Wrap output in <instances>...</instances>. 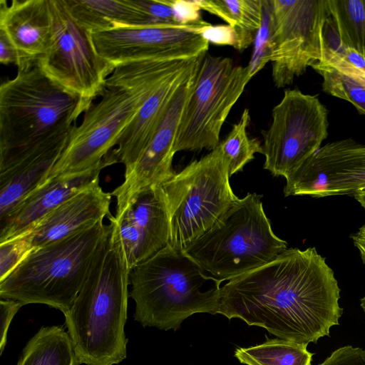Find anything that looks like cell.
Instances as JSON below:
<instances>
[{
    "label": "cell",
    "instance_id": "obj_1",
    "mask_svg": "<svg viewBox=\"0 0 365 365\" xmlns=\"http://www.w3.org/2000/svg\"><path fill=\"white\" fill-rule=\"evenodd\" d=\"M339 294L332 269L314 247L287 248L222 287L218 314L308 344L339 324Z\"/></svg>",
    "mask_w": 365,
    "mask_h": 365
},
{
    "label": "cell",
    "instance_id": "obj_2",
    "mask_svg": "<svg viewBox=\"0 0 365 365\" xmlns=\"http://www.w3.org/2000/svg\"><path fill=\"white\" fill-rule=\"evenodd\" d=\"M110 224L77 297L64 314L78 365H115L127 357L130 269L118 232Z\"/></svg>",
    "mask_w": 365,
    "mask_h": 365
},
{
    "label": "cell",
    "instance_id": "obj_3",
    "mask_svg": "<svg viewBox=\"0 0 365 365\" xmlns=\"http://www.w3.org/2000/svg\"><path fill=\"white\" fill-rule=\"evenodd\" d=\"M194 58L145 59L116 66L100 101L84 113L80 125L73 128L47 180L82 173L101 163L157 88Z\"/></svg>",
    "mask_w": 365,
    "mask_h": 365
},
{
    "label": "cell",
    "instance_id": "obj_4",
    "mask_svg": "<svg viewBox=\"0 0 365 365\" xmlns=\"http://www.w3.org/2000/svg\"><path fill=\"white\" fill-rule=\"evenodd\" d=\"M135 321L177 331L195 314H218L221 281L169 244L130 272Z\"/></svg>",
    "mask_w": 365,
    "mask_h": 365
},
{
    "label": "cell",
    "instance_id": "obj_5",
    "mask_svg": "<svg viewBox=\"0 0 365 365\" xmlns=\"http://www.w3.org/2000/svg\"><path fill=\"white\" fill-rule=\"evenodd\" d=\"M110 224L90 223L56 242L32 250L0 281L1 299L23 305L43 304L63 314L71 307Z\"/></svg>",
    "mask_w": 365,
    "mask_h": 365
},
{
    "label": "cell",
    "instance_id": "obj_6",
    "mask_svg": "<svg viewBox=\"0 0 365 365\" xmlns=\"http://www.w3.org/2000/svg\"><path fill=\"white\" fill-rule=\"evenodd\" d=\"M261 197L247 193L238 198L182 252L222 282L273 260L287 243L274 233Z\"/></svg>",
    "mask_w": 365,
    "mask_h": 365
},
{
    "label": "cell",
    "instance_id": "obj_7",
    "mask_svg": "<svg viewBox=\"0 0 365 365\" xmlns=\"http://www.w3.org/2000/svg\"><path fill=\"white\" fill-rule=\"evenodd\" d=\"M58 85L38 63L0 87V153L76 125L92 106Z\"/></svg>",
    "mask_w": 365,
    "mask_h": 365
},
{
    "label": "cell",
    "instance_id": "obj_8",
    "mask_svg": "<svg viewBox=\"0 0 365 365\" xmlns=\"http://www.w3.org/2000/svg\"><path fill=\"white\" fill-rule=\"evenodd\" d=\"M228 166L219 144L161 183L169 214L171 247L182 251L238 199L230 184Z\"/></svg>",
    "mask_w": 365,
    "mask_h": 365
},
{
    "label": "cell",
    "instance_id": "obj_9",
    "mask_svg": "<svg viewBox=\"0 0 365 365\" xmlns=\"http://www.w3.org/2000/svg\"><path fill=\"white\" fill-rule=\"evenodd\" d=\"M251 78L247 66L206 53L180 118L175 153L217 147L222 127Z\"/></svg>",
    "mask_w": 365,
    "mask_h": 365
},
{
    "label": "cell",
    "instance_id": "obj_10",
    "mask_svg": "<svg viewBox=\"0 0 365 365\" xmlns=\"http://www.w3.org/2000/svg\"><path fill=\"white\" fill-rule=\"evenodd\" d=\"M272 78L277 88L292 83L332 48L326 0H272Z\"/></svg>",
    "mask_w": 365,
    "mask_h": 365
},
{
    "label": "cell",
    "instance_id": "obj_11",
    "mask_svg": "<svg viewBox=\"0 0 365 365\" xmlns=\"http://www.w3.org/2000/svg\"><path fill=\"white\" fill-rule=\"evenodd\" d=\"M328 110L317 96L284 91L262 131L264 169L287 177L315 153L328 136Z\"/></svg>",
    "mask_w": 365,
    "mask_h": 365
},
{
    "label": "cell",
    "instance_id": "obj_12",
    "mask_svg": "<svg viewBox=\"0 0 365 365\" xmlns=\"http://www.w3.org/2000/svg\"><path fill=\"white\" fill-rule=\"evenodd\" d=\"M49 6L52 41L38 65L65 90L93 102L115 67L98 53L91 33L73 19L63 0H49Z\"/></svg>",
    "mask_w": 365,
    "mask_h": 365
},
{
    "label": "cell",
    "instance_id": "obj_13",
    "mask_svg": "<svg viewBox=\"0 0 365 365\" xmlns=\"http://www.w3.org/2000/svg\"><path fill=\"white\" fill-rule=\"evenodd\" d=\"M210 24L186 27L113 26L91 33L98 53L114 67L145 59L179 60L207 53L209 41L200 34Z\"/></svg>",
    "mask_w": 365,
    "mask_h": 365
},
{
    "label": "cell",
    "instance_id": "obj_14",
    "mask_svg": "<svg viewBox=\"0 0 365 365\" xmlns=\"http://www.w3.org/2000/svg\"><path fill=\"white\" fill-rule=\"evenodd\" d=\"M285 179L286 197L354 196L365 190V145L352 138L329 143Z\"/></svg>",
    "mask_w": 365,
    "mask_h": 365
},
{
    "label": "cell",
    "instance_id": "obj_15",
    "mask_svg": "<svg viewBox=\"0 0 365 365\" xmlns=\"http://www.w3.org/2000/svg\"><path fill=\"white\" fill-rule=\"evenodd\" d=\"M200 65L178 88L153 138L133 167L125 172L122 184L111 192L116 198V212L120 211L140 190L160 184L175 173L172 162L178 128Z\"/></svg>",
    "mask_w": 365,
    "mask_h": 365
},
{
    "label": "cell",
    "instance_id": "obj_16",
    "mask_svg": "<svg viewBox=\"0 0 365 365\" xmlns=\"http://www.w3.org/2000/svg\"><path fill=\"white\" fill-rule=\"evenodd\" d=\"M108 219L120 239L130 270L169 244V214L161 183L140 190Z\"/></svg>",
    "mask_w": 365,
    "mask_h": 365
},
{
    "label": "cell",
    "instance_id": "obj_17",
    "mask_svg": "<svg viewBox=\"0 0 365 365\" xmlns=\"http://www.w3.org/2000/svg\"><path fill=\"white\" fill-rule=\"evenodd\" d=\"M74 126L0 153V220L47 180Z\"/></svg>",
    "mask_w": 365,
    "mask_h": 365
},
{
    "label": "cell",
    "instance_id": "obj_18",
    "mask_svg": "<svg viewBox=\"0 0 365 365\" xmlns=\"http://www.w3.org/2000/svg\"><path fill=\"white\" fill-rule=\"evenodd\" d=\"M116 163L118 161L111 150L101 163L88 170L46 180L0 220V242L31 230L66 200L99 182L101 171Z\"/></svg>",
    "mask_w": 365,
    "mask_h": 365
},
{
    "label": "cell",
    "instance_id": "obj_19",
    "mask_svg": "<svg viewBox=\"0 0 365 365\" xmlns=\"http://www.w3.org/2000/svg\"><path fill=\"white\" fill-rule=\"evenodd\" d=\"M0 29L19 51L25 68L48 52L52 41L49 0L0 1Z\"/></svg>",
    "mask_w": 365,
    "mask_h": 365
},
{
    "label": "cell",
    "instance_id": "obj_20",
    "mask_svg": "<svg viewBox=\"0 0 365 365\" xmlns=\"http://www.w3.org/2000/svg\"><path fill=\"white\" fill-rule=\"evenodd\" d=\"M206 54V53H205ZM205 55L168 77L144 103L112 150L118 162L129 170L153 138L178 88L200 64Z\"/></svg>",
    "mask_w": 365,
    "mask_h": 365
},
{
    "label": "cell",
    "instance_id": "obj_21",
    "mask_svg": "<svg viewBox=\"0 0 365 365\" xmlns=\"http://www.w3.org/2000/svg\"><path fill=\"white\" fill-rule=\"evenodd\" d=\"M111 196L98 182L66 200L29 230L33 249L59 240L90 223L109 217Z\"/></svg>",
    "mask_w": 365,
    "mask_h": 365
},
{
    "label": "cell",
    "instance_id": "obj_22",
    "mask_svg": "<svg viewBox=\"0 0 365 365\" xmlns=\"http://www.w3.org/2000/svg\"><path fill=\"white\" fill-rule=\"evenodd\" d=\"M73 19L90 33L113 26H147L144 14L133 0H63Z\"/></svg>",
    "mask_w": 365,
    "mask_h": 365
},
{
    "label": "cell",
    "instance_id": "obj_23",
    "mask_svg": "<svg viewBox=\"0 0 365 365\" xmlns=\"http://www.w3.org/2000/svg\"><path fill=\"white\" fill-rule=\"evenodd\" d=\"M312 67L323 78V91L351 103L365 115V73L346 61L335 49Z\"/></svg>",
    "mask_w": 365,
    "mask_h": 365
},
{
    "label": "cell",
    "instance_id": "obj_24",
    "mask_svg": "<svg viewBox=\"0 0 365 365\" xmlns=\"http://www.w3.org/2000/svg\"><path fill=\"white\" fill-rule=\"evenodd\" d=\"M200 9L222 19L235 34V48L242 51L253 43L260 26L262 0H197Z\"/></svg>",
    "mask_w": 365,
    "mask_h": 365
},
{
    "label": "cell",
    "instance_id": "obj_25",
    "mask_svg": "<svg viewBox=\"0 0 365 365\" xmlns=\"http://www.w3.org/2000/svg\"><path fill=\"white\" fill-rule=\"evenodd\" d=\"M16 365H78L71 339L60 325L43 326L28 341Z\"/></svg>",
    "mask_w": 365,
    "mask_h": 365
},
{
    "label": "cell",
    "instance_id": "obj_26",
    "mask_svg": "<svg viewBox=\"0 0 365 365\" xmlns=\"http://www.w3.org/2000/svg\"><path fill=\"white\" fill-rule=\"evenodd\" d=\"M329 18L339 47L365 58V0H326Z\"/></svg>",
    "mask_w": 365,
    "mask_h": 365
},
{
    "label": "cell",
    "instance_id": "obj_27",
    "mask_svg": "<svg viewBox=\"0 0 365 365\" xmlns=\"http://www.w3.org/2000/svg\"><path fill=\"white\" fill-rule=\"evenodd\" d=\"M307 344L279 338L252 346L238 348L235 356L246 365H311L312 354Z\"/></svg>",
    "mask_w": 365,
    "mask_h": 365
},
{
    "label": "cell",
    "instance_id": "obj_28",
    "mask_svg": "<svg viewBox=\"0 0 365 365\" xmlns=\"http://www.w3.org/2000/svg\"><path fill=\"white\" fill-rule=\"evenodd\" d=\"M250 121L249 109L245 108L239 121L234 124L225 140L220 143L228 160V172L231 177L242 170L246 164L255 158V154H263V148L257 138H250L247 129Z\"/></svg>",
    "mask_w": 365,
    "mask_h": 365
},
{
    "label": "cell",
    "instance_id": "obj_29",
    "mask_svg": "<svg viewBox=\"0 0 365 365\" xmlns=\"http://www.w3.org/2000/svg\"><path fill=\"white\" fill-rule=\"evenodd\" d=\"M273 51L272 3V0H262V21L253 41L250 61L247 66L251 78L271 61Z\"/></svg>",
    "mask_w": 365,
    "mask_h": 365
},
{
    "label": "cell",
    "instance_id": "obj_30",
    "mask_svg": "<svg viewBox=\"0 0 365 365\" xmlns=\"http://www.w3.org/2000/svg\"><path fill=\"white\" fill-rule=\"evenodd\" d=\"M32 250L29 230L0 242V281L9 276Z\"/></svg>",
    "mask_w": 365,
    "mask_h": 365
},
{
    "label": "cell",
    "instance_id": "obj_31",
    "mask_svg": "<svg viewBox=\"0 0 365 365\" xmlns=\"http://www.w3.org/2000/svg\"><path fill=\"white\" fill-rule=\"evenodd\" d=\"M319 365H365V350L351 346L341 347Z\"/></svg>",
    "mask_w": 365,
    "mask_h": 365
},
{
    "label": "cell",
    "instance_id": "obj_32",
    "mask_svg": "<svg viewBox=\"0 0 365 365\" xmlns=\"http://www.w3.org/2000/svg\"><path fill=\"white\" fill-rule=\"evenodd\" d=\"M23 304L19 301L11 299H1L0 300V355H2L7 342V333L11 321Z\"/></svg>",
    "mask_w": 365,
    "mask_h": 365
},
{
    "label": "cell",
    "instance_id": "obj_33",
    "mask_svg": "<svg viewBox=\"0 0 365 365\" xmlns=\"http://www.w3.org/2000/svg\"><path fill=\"white\" fill-rule=\"evenodd\" d=\"M201 34L210 42L219 45L235 46L236 38L234 31L230 26H205Z\"/></svg>",
    "mask_w": 365,
    "mask_h": 365
},
{
    "label": "cell",
    "instance_id": "obj_34",
    "mask_svg": "<svg viewBox=\"0 0 365 365\" xmlns=\"http://www.w3.org/2000/svg\"><path fill=\"white\" fill-rule=\"evenodd\" d=\"M0 62L3 64L14 63L18 69L23 66V60L18 49L6 33L0 29Z\"/></svg>",
    "mask_w": 365,
    "mask_h": 365
},
{
    "label": "cell",
    "instance_id": "obj_35",
    "mask_svg": "<svg viewBox=\"0 0 365 365\" xmlns=\"http://www.w3.org/2000/svg\"><path fill=\"white\" fill-rule=\"evenodd\" d=\"M336 51L346 61L365 73V58L355 51L350 48L338 47Z\"/></svg>",
    "mask_w": 365,
    "mask_h": 365
},
{
    "label": "cell",
    "instance_id": "obj_36",
    "mask_svg": "<svg viewBox=\"0 0 365 365\" xmlns=\"http://www.w3.org/2000/svg\"><path fill=\"white\" fill-rule=\"evenodd\" d=\"M354 245L359 250L363 263L365 264V225L350 236Z\"/></svg>",
    "mask_w": 365,
    "mask_h": 365
},
{
    "label": "cell",
    "instance_id": "obj_37",
    "mask_svg": "<svg viewBox=\"0 0 365 365\" xmlns=\"http://www.w3.org/2000/svg\"><path fill=\"white\" fill-rule=\"evenodd\" d=\"M353 197L365 209V190L356 193Z\"/></svg>",
    "mask_w": 365,
    "mask_h": 365
},
{
    "label": "cell",
    "instance_id": "obj_38",
    "mask_svg": "<svg viewBox=\"0 0 365 365\" xmlns=\"http://www.w3.org/2000/svg\"><path fill=\"white\" fill-rule=\"evenodd\" d=\"M360 302H361V307L365 312V296L361 299Z\"/></svg>",
    "mask_w": 365,
    "mask_h": 365
}]
</instances>
